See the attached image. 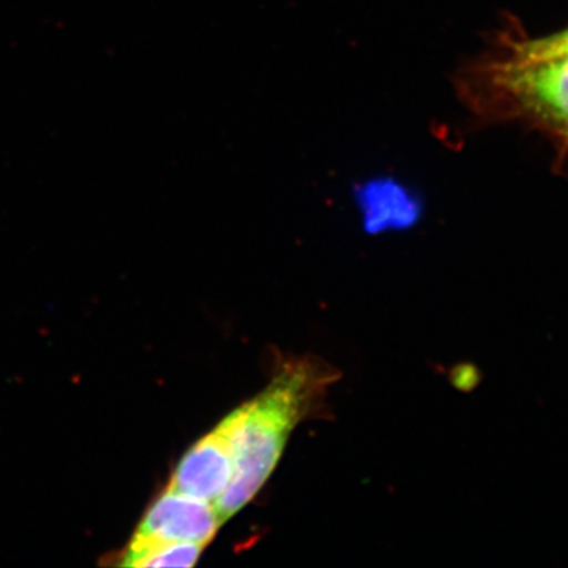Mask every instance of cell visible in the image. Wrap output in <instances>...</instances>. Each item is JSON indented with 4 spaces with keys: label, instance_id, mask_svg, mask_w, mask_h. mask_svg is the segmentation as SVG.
Masks as SVG:
<instances>
[{
    "label": "cell",
    "instance_id": "cell-1",
    "mask_svg": "<svg viewBox=\"0 0 568 568\" xmlns=\"http://www.w3.org/2000/svg\"><path fill=\"white\" fill-rule=\"evenodd\" d=\"M316 358H291L276 369L263 394L237 407L220 428L233 447L234 476L213 503L222 523L233 518L263 488L282 457L295 425L334 381Z\"/></svg>",
    "mask_w": 568,
    "mask_h": 568
},
{
    "label": "cell",
    "instance_id": "cell-2",
    "mask_svg": "<svg viewBox=\"0 0 568 568\" xmlns=\"http://www.w3.org/2000/svg\"><path fill=\"white\" fill-rule=\"evenodd\" d=\"M462 102L489 121H528L568 133V51L529 54L508 37L457 74Z\"/></svg>",
    "mask_w": 568,
    "mask_h": 568
},
{
    "label": "cell",
    "instance_id": "cell-3",
    "mask_svg": "<svg viewBox=\"0 0 568 568\" xmlns=\"http://www.w3.org/2000/svg\"><path fill=\"white\" fill-rule=\"evenodd\" d=\"M222 525V519L211 503L168 488L145 511L136 534L205 547L211 544Z\"/></svg>",
    "mask_w": 568,
    "mask_h": 568
},
{
    "label": "cell",
    "instance_id": "cell-4",
    "mask_svg": "<svg viewBox=\"0 0 568 568\" xmlns=\"http://www.w3.org/2000/svg\"><path fill=\"white\" fill-rule=\"evenodd\" d=\"M233 476V447L223 429L216 426L183 455L168 488L215 503Z\"/></svg>",
    "mask_w": 568,
    "mask_h": 568
},
{
    "label": "cell",
    "instance_id": "cell-5",
    "mask_svg": "<svg viewBox=\"0 0 568 568\" xmlns=\"http://www.w3.org/2000/svg\"><path fill=\"white\" fill-rule=\"evenodd\" d=\"M358 207L368 233L413 227L422 215V203L405 183L392 178L373 179L357 186Z\"/></svg>",
    "mask_w": 568,
    "mask_h": 568
},
{
    "label": "cell",
    "instance_id": "cell-6",
    "mask_svg": "<svg viewBox=\"0 0 568 568\" xmlns=\"http://www.w3.org/2000/svg\"><path fill=\"white\" fill-rule=\"evenodd\" d=\"M204 547L189 541H166L134 536L123 555L125 567H193Z\"/></svg>",
    "mask_w": 568,
    "mask_h": 568
},
{
    "label": "cell",
    "instance_id": "cell-7",
    "mask_svg": "<svg viewBox=\"0 0 568 568\" xmlns=\"http://www.w3.org/2000/svg\"><path fill=\"white\" fill-rule=\"evenodd\" d=\"M511 43L518 48V50L529 52V54H555V52H567L568 51V29H564L555 36L541 37V39H515V37H508Z\"/></svg>",
    "mask_w": 568,
    "mask_h": 568
}]
</instances>
